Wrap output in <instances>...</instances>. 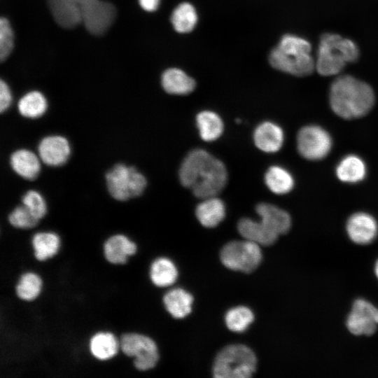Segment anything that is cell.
Masks as SVG:
<instances>
[{
    "mask_svg": "<svg viewBox=\"0 0 378 378\" xmlns=\"http://www.w3.org/2000/svg\"><path fill=\"white\" fill-rule=\"evenodd\" d=\"M329 99L335 113L344 119H354L364 116L372 109L375 97L369 84L343 75L332 83Z\"/></svg>",
    "mask_w": 378,
    "mask_h": 378,
    "instance_id": "7a4b0ae2",
    "label": "cell"
},
{
    "mask_svg": "<svg viewBox=\"0 0 378 378\" xmlns=\"http://www.w3.org/2000/svg\"><path fill=\"white\" fill-rule=\"evenodd\" d=\"M282 129L276 124L265 121L258 125L253 132V141L256 147L265 153L279 150L284 144Z\"/></svg>",
    "mask_w": 378,
    "mask_h": 378,
    "instance_id": "9a60e30c",
    "label": "cell"
},
{
    "mask_svg": "<svg viewBox=\"0 0 378 378\" xmlns=\"http://www.w3.org/2000/svg\"><path fill=\"white\" fill-rule=\"evenodd\" d=\"M358 57L359 49L354 41L337 34L325 33L317 48L315 70L324 76L337 75Z\"/></svg>",
    "mask_w": 378,
    "mask_h": 378,
    "instance_id": "277c9868",
    "label": "cell"
},
{
    "mask_svg": "<svg viewBox=\"0 0 378 378\" xmlns=\"http://www.w3.org/2000/svg\"><path fill=\"white\" fill-rule=\"evenodd\" d=\"M196 124L202 139L213 141L223 132L224 125L220 117L211 111H203L196 117Z\"/></svg>",
    "mask_w": 378,
    "mask_h": 378,
    "instance_id": "603a6c76",
    "label": "cell"
},
{
    "mask_svg": "<svg viewBox=\"0 0 378 378\" xmlns=\"http://www.w3.org/2000/svg\"><path fill=\"white\" fill-rule=\"evenodd\" d=\"M237 229L239 234L246 239L259 245L270 246L274 244L279 237L260 220L255 221L248 218H241L239 221Z\"/></svg>",
    "mask_w": 378,
    "mask_h": 378,
    "instance_id": "ffe728a7",
    "label": "cell"
},
{
    "mask_svg": "<svg viewBox=\"0 0 378 378\" xmlns=\"http://www.w3.org/2000/svg\"><path fill=\"white\" fill-rule=\"evenodd\" d=\"M38 220L23 204L16 206L8 215L9 223L13 227L21 229L34 227Z\"/></svg>",
    "mask_w": 378,
    "mask_h": 378,
    "instance_id": "836d02e7",
    "label": "cell"
},
{
    "mask_svg": "<svg viewBox=\"0 0 378 378\" xmlns=\"http://www.w3.org/2000/svg\"><path fill=\"white\" fill-rule=\"evenodd\" d=\"M92 354L99 360H108L113 357L118 349V342L110 332H98L90 341Z\"/></svg>",
    "mask_w": 378,
    "mask_h": 378,
    "instance_id": "83f0119b",
    "label": "cell"
},
{
    "mask_svg": "<svg viewBox=\"0 0 378 378\" xmlns=\"http://www.w3.org/2000/svg\"><path fill=\"white\" fill-rule=\"evenodd\" d=\"M13 48V33L6 18L0 19V60L4 62Z\"/></svg>",
    "mask_w": 378,
    "mask_h": 378,
    "instance_id": "e575fe53",
    "label": "cell"
},
{
    "mask_svg": "<svg viewBox=\"0 0 378 378\" xmlns=\"http://www.w3.org/2000/svg\"><path fill=\"white\" fill-rule=\"evenodd\" d=\"M257 359L253 351L243 344H231L217 354L213 367L216 378H248L256 369Z\"/></svg>",
    "mask_w": 378,
    "mask_h": 378,
    "instance_id": "5b68a950",
    "label": "cell"
},
{
    "mask_svg": "<svg viewBox=\"0 0 378 378\" xmlns=\"http://www.w3.org/2000/svg\"><path fill=\"white\" fill-rule=\"evenodd\" d=\"M109 194L118 201H127L141 195L147 184L144 175L133 166L115 164L106 174Z\"/></svg>",
    "mask_w": 378,
    "mask_h": 378,
    "instance_id": "8992f818",
    "label": "cell"
},
{
    "mask_svg": "<svg viewBox=\"0 0 378 378\" xmlns=\"http://www.w3.org/2000/svg\"><path fill=\"white\" fill-rule=\"evenodd\" d=\"M122 352L134 358V364L139 370H148L156 365L159 355L154 341L145 335L136 333L123 335L120 340Z\"/></svg>",
    "mask_w": 378,
    "mask_h": 378,
    "instance_id": "ba28073f",
    "label": "cell"
},
{
    "mask_svg": "<svg viewBox=\"0 0 378 378\" xmlns=\"http://www.w3.org/2000/svg\"><path fill=\"white\" fill-rule=\"evenodd\" d=\"M41 159L30 150L20 148L14 151L10 157L12 169L27 180H34L41 171Z\"/></svg>",
    "mask_w": 378,
    "mask_h": 378,
    "instance_id": "e0dca14e",
    "label": "cell"
},
{
    "mask_svg": "<svg viewBox=\"0 0 378 378\" xmlns=\"http://www.w3.org/2000/svg\"><path fill=\"white\" fill-rule=\"evenodd\" d=\"M338 178L345 183H357L362 181L366 174V167L359 157L349 155L344 158L336 168Z\"/></svg>",
    "mask_w": 378,
    "mask_h": 378,
    "instance_id": "cb8c5ba5",
    "label": "cell"
},
{
    "mask_svg": "<svg viewBox=\"0 0 378 378\" xmlns=\"http://www.w3.org/2000/svg\"><path fill=\"white\" fill-rule=\"evenodd\" d=\"M41 286V279L37 274L27 272L20 277L16 286V293L22 300H32L40 293Z\"/></svg>",
    "mask_w": 378,
    "mask_h": 378,
    "instance_id": "1f68e13d",
    "label": "cell"
},
{
    "mask_svg": "<svg viewBox=\"0 0 378 378\" xmlns=\"http://www.w3.org/2000/svg\"><path fill=\"white\" fill-rule=\"evenodd\" d=\"M41 160L46 165L59 167L64 164L71 155L69 141L60 135H49L43 137L38 146Z\"/></svg>",
    "mask_w": 378,
    "mask_h": 378,
    "instance_id": "7c38bea8",
    "label": "cell"
},
{
    "mask_svg": "<svg viewBox=\"0 0 378 378\" xmlns=\"http://www.w3.org/2000/svg\"><path fill=\"white\" fill-rule=\"evenodd\" d=\"M346 232L349 237L354 243L368 244L377 237L378 225L371 215L359 212L349 218L346 223Z\"/></svg>",
    "mask_w": 378,
    "mask_h": 378,
    "instance_id": "4fadbf2b",
    "label": "cell"
},
{
    "mask_svg": "<svg viewBox=\"0 0 378 378\" xmlns=\"http://www.w3.org/2000/svg\"><path fill=\"white\" fill-rule=\"evenodd\" d=\"M222 263L228 269L249 273L254 271L262 260L260 245L246 239L225 244L220 251Z\"/></svg>",
    "mask_w": 378,
    "mask_h": 378,
    "instance_id": "52a82bcc",
    "label": "cell"
},
{
    "mask_svg": "<svg viewBox=\"0 0 378 378\" xmlns=\"http://www.w3.org/2000/svg\"><path fill=\"white\" fill-rule=\"evenodd\" d=\"M255 211L260 217V221L276 235L286 234L290 230L291 218L284 210L271 204L260 203Z\"/></svg>",
    "mask_w": 378,
    "mask_h": 378,
    "instance_id": "2e32d148",
    "label": "cell"
},
{
    "mask_svg": "<svg viewBox=\"0 0 378 378\" xmlns=\"http://www.w3.org/2000/svg\"><path fill=\"white\" fill-rule=\"evenodd\" d=\"M374 272H375V274H376L377 277L378 278V260L375 263Z\"/></svg>",
    "mask_w": 378,
    "mask_h": 378,
    "instance_id": "74e56055",
    "label": "cell"
},
{
    "mask_svg": "<svg viewBox=\"0 0 378 378\" xmlns=\"http://www.w3.org/2000/svg\"><path fill=\"white\" fill-rule=\"evenodd\" d=\"M136 251V244L123 234H115L109 237L104 245L106 260L113 264L125 263L127 257Z\"/></svg>",
    "mask_w": 378,
    "mask_h": 378,
    "instance_id": "ac0fdd59",
    "label": "cell"
},
{
    "mask_svg": "<svg viewBox=\"0 0 378 378\" xmlns=\"http://www.w3.org/2000/svg\"><path fill=\"white\" fill-rule=\"evenodd\" d=\"M193 298L182 288L169 290L163 298V302L169 313L174 318H182L191 312Z\"/></svg>",
    "mask_w": 378,
    "mask_h": 378,
    "instance_id": "7402d4cb",
    "label": "cell"
},
{
    "mask_svg": "<svg viewBox=\"0 0 378 378\" xmlns=\"http://www.w3.org/2000/svg\"><path fill=\"white\" fill-rule=\"evenodd\" d=\"M197 20L194 7L188 3L179 4L173 11L171 22L174 29L180 33L192 31Z\"/></svg>",
    "mask_w": 378,
    "mask_h": 378,
    "instance_id": "f546056e",
    "label": "cell"
},
{
    "mask_svg": "<svg viewBox=\"0 0 378 378\" xmlns=\"http://www.w3.org/2000/svg\"><path fill=\"white\" fill-rule=\"evenodd\" d=\"M195 214L203 226L214 227L224 219L225 206L224 202L216 196L204 198L197 206Z\"/></svg>",
    "mask_w": 378,
    "mask_h": 378,
    "instance_id": "d6986e66",
    "label": "cell"
},
{
    "mask_svg": "<svg viewBox=\"0 0 378 378\" xmlns=\"http://www.w3.org/2000/svg\"><path fill=\"white\" fill-rule=\"evenodd\" d=\"M178 177L181 183L197 197L216 196L225 187L227 172L225 164L203 149L191 150L183 160Z\"/></svg>",
    "mask_w": 378,
    "mask_h": 378,
    "instance_id": "6da1fadb",
    "label": "cell"
},
{
    "mask_svg": "<svg viewBox=\"0 0 378 378\" xmlns=\"http://www.w3.org/2000/svg\"><path fill=\"white\" fill-rule=\"evenodd\" d=\"M265 182L272 192L278 195L289 192L294 186L291 174L280 166H272L267 169Z\"/></svg>",
    "mask_w": 378,
    "mask_h": 378,
    "instance_id": "484cf974",
    "label": "cell"
},
{
    "mask_svg": "<svg viewBox=\"0 0 378 378\" xmlns=\"http://www.w3.org/2000/svg\"><path fill=\"white\" fill-rule=\"evenodd\" d=\"M346 327L355 335L374 334L378 327V309L365 300H356L347 317Z\"/></svg>",
    "mask_w": 378,
    "mask_h": 378,
    "instance_id": "8fae6325",
    "label": "cell"
},
{
    "mask_svg": "<svg viewBox=\"0 0 378 378\" xmlns=\"http://www.w3.org/2000/svg\"><path fill=\"white\" fill-rule=\"evenodd\" d=\"M48 103L44 95L38 91H31L23 95L18 104L21 115L30 119L42 116L46 111Z\"/></svg>",
    "mask_w": 378,
    "mask_h": 378,
    "instance_id": "d4e9b609",
    "label": "cell"
},
{
    "mask_svg": "<svg viewBox=\"0 0 378 378\" xmlns=\"http://www.w3.org/2000/svg\"><path fill=\"white\" fill-rule=\"evenodd\" d=\"M297 146L298 152L303 158L318 160L324 158L330 151L332 139L322 127L307 125L299 131Z\"/></svg>",
    "mask_w": 378,
    "mask_h": 378,
    "instance_id": "30bf717a",
    "label": "cell"
},
{
    "mask_svg": "<svg viewBox=\"0 0 378 378\" xmlns=\"http://www.w3.org/2000/svg\"><path fill=\"white\" fill-rule=\"evenodd\" d=\"M162 85L167 93L184 95L195 89V82L182 70L172 68L163 73Z\"/></svg>",
    "mask_w": 378,
    "mask_h": 378,
    "instance_id": "44dd1931",
    "label": "cell"
},
{
    "mask_svg": "<svg viewBox=\"0 0 378 378\" xmlns=\"http://www.w3.org/2000/svg\"><path fill=\"white\" fill-rule=\"evenodd\" d=\"M81 20L89 33L101 36L112 25L116 16L115 7L100 0H79Z\"/></svg>",
    "mask_w": 378,
    "mask_h": 378,
    "instance_id": "9c48e42d",
    "label": "cell"
},
{
    "mask_svg": "<svg viewBox=\"0 0 378 378\" xmlns=\"http://www.w3.org/2000/svg\"><path fill=\"white\" fill-rule=\"evenodd\" d=\"M254 315L246 307L239 306L230 309L225 314V321L229 330L241 332L253 321Z\"/></svg>",
    "mask_w": 378,
    "mask_h": 378,
    "instance_id": "4dcf8cb0",
    "label": "cell"
},
{
    "mask_svg": "<svg viewBox=\"0 0 378 378\" xmlns=\"http://www.w3.org/2000/svg\"><path fill=\"white\" fill-rule=\"evenodd\" d=\"M55 21L64 29H73L81 22L79 0H47Z\"/></svg>",
    "mask_w": 378,
    "mask_h": 378,
    "instance_id": "5bb4252c",
    "label": "cell"
},
{
    "mask_svg": "<svg viewBox=\"0 0 378 378\" xmlns=\"http://www.w3.org/2000/svg\"><path fill=\"white\" fill-rule=\"evenodd\" d=\"M22 202L38 220L44 217L47 212L45 199L35 190L27 191L22 197Z\"/></svg>",
    "mask_w": 378,
    "mask_h": 378,
    "instance_id": "d6a6232c",
    "label": "cell"
},
{
    "mask_svg": "<svg viewBox=\"0 0 378 378\" xmlns=\"http://www.w3.org/2000/svg\"><path fill=\"white\" fill-rule=\"evenodd\" d=\"M139 4L146 11L155 10L159 5L160 0H139Z\"/></svg>",
    "mask_w": 378,
    "mask_h": 378,
    "instance_id": "8d00e7d4",
    "label": "cell"
},
{
    "mask_svg": "<svg viewBox=\"0 0 378 378\" xmlns=\"http://www.w3.org/2000/svg\"><path fill=\"white\" fill-rule=\"evenodd\" d=\"M60 240L54 232H38L32 238L34 255L38 260H45L55 255L59 250Z\"/></svg>",
    "mask_w": 378,
    "mask_h": 378,
    "instance_id": "f1b7e54d",
    "label": "cell"
},
{
    "mask_svg": "<svg viewBox=\"0 0 378 378\" xmlns=\"http://www.w3.org/2000/svg\"><path fill=\"white\" fill-rule=\"evenodd\" d=\"M12 102V94L7 83L3 80L0 81V111H6Z\"/></svg>",
    "mask_w": 378,
    "mask_h": 378,
    "instance_id": "d590c367",
    "label": "cell"
},
{
    "mask_svg": "<svg viewBox=\"0 0 378 378\" xmlns=\"http://www.w3.org/2000/svg\"><path fill=\"white\" fill-rule=\"evenodd\" d=\"M269 61L274 69L295 76H308L315 70L310 42L293 34L282 36L270 52Z\"/></svg>",
    "mask_w": 378,
    "mask_h": 378,
    "instance_id": "3957f363",
    "label": "cell"
},
{
    "mask_svg": "<svg viewBox=\"0 0 378 378\" xmlns=\"http://www.w3.org/2000/svg\"><path fill=\"white\" fill-rule=\"evenodd\" d=\"M150 276L155 286L166 287L176 281L178 271L174 262L169 259L160 258L152 263Z\"/></svg>",
    "mask_w": 378,
    "mask_h": 378,
    "instance_id": "4316f807",
    "label": "cell"
}]
</instances>
